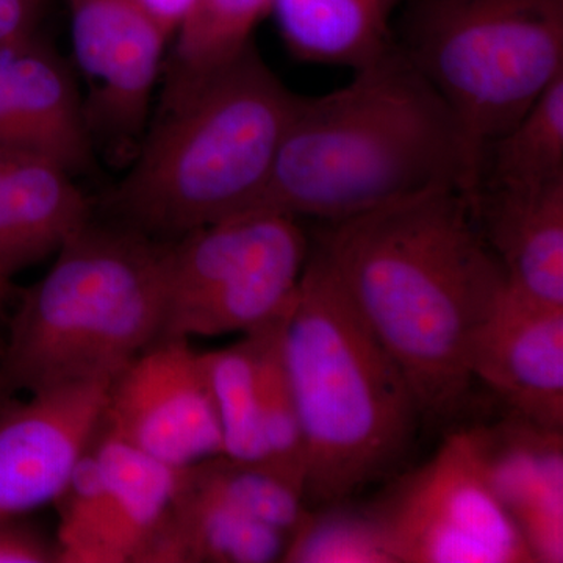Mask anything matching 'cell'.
Returning a JSON list of instances; mask_svg holds the SVG:
<instances>
[{
	"mask_svg": "<svg viewBox=\"0 0 563 563\" xmlns=\"http://www.w3.org/2000/svg\"><path fill=\"white\" fill-rule=\"evenodd\" d=\"M318 246L421 415L457 412L473 383L474 335L506 287L470 196L451 187L418 192L332 222Z\"/></svg>",
	"mask_w": 563,
	"mask_h": 563,
	"instance_id": "1",
	"label": "cell"
},
{
	"mask_svg": "<svg viewBox=\"0 0 563 563\" xmlns=\"http://www.w3.org/2000/svg\"><path fill=\"white\" fill-rule=\"evenodd\" d=\"M477 187L461 125L398 46L339 90L301 96L250 210L350 220L433 188Z\"/></svg>",
	"mask_w": 563,
	"mask_h": 563,
	"instance_id": "2",
	"label": "cell"
},
{
	"mask_svg": "<svg viewBox=\"0 0 563 563\" xmlns=\"http://www.w3.org/2000/svg\"><path fill=\"white\" fill-rule=\"evenodd\" d=\"M280 339L306 448L303 498L336 506L406 454L420 407L320 246L310 247Z\"/></svg>",
	"mask_w": 563,
	"mask_h": 563,
	"instance_id": "3",
	"label": "cell"
},
{
	"mask_svg": "<svg viewBox=\"0 0 563 563\" xmlns=\"http://www.w3.org/2000/svg\"><path fill=\"white\" fill-rule=\"evenodd\" d=\"M299 99L251 43L187 95L161 106L109 209L120 224L158 242L250 210L265 190Z\"/></svg>",
	"mask_w": 563,
	"mask_h": 563,
	"instance_id": "4",
	"label": "cell"
},
{
	"mask_svg": "<svg viewBox=\"0 0 563 563\" xmlns=\"http://www.w3.org/2000/svg\"><path fill=\"white\" fill-rule=\"evenodd\" d=\"M163 242L91 220L22 296L0 376L31 393L110 380L162 331Z\"/></svg>",
	"mask_w": 563,
	"mask_h": 563,
	"instance_id": "5",
	"label": "cell"
},
{
	"mask_svg": "<svg viewBox=\"0 0 563 563\" xmlns=\"http://www.w3.org/2000/svg\"><path fill=\"white\" fill-rule=\"evenodd\" d=\"M404 54L443 99L476 163L563 77V0H422Z\"/></svg>",
	"mask_w": 563,
	"mask_h": 563,
	"instance_id": "6",
	"label": "cell"
},
{
	"mask_svg": "<svg viewBox=\"0 0 563 563\" xmlns=\"http://www.w3.org/2000/svg\"><path fill=\"white\" fill-rule=\"evenodd\" d=\"M298 218L254 209L163 242L158 340L243 335L288 309L309 261Z\"/></svg>",
	"mask_w": 563,
	"mask_h": 563,
	"instance_id": "7",
	"label": "cell"
},
{
	"mask_svg": "<svg viewBox=\"0 0 563 563\" xmlns=\"http://www.w3.org/2000/svg\"><path fill=\"white\" fill-rule=\"evenodd\" d=\"M374 515L396 563H536L493 490L476 429L448 437Z\"/></svg>",
	"mask_w": 563,
	"mask_h": 563,
	"instance_id": "8",
	"label": "cell"
},
{
	"mask_svg": "<svg viewBox=\"0 0 563 563\" xmlns=\"http://www.w3.org/2000/svg\"><path fill=\"white\" fill-rule=\"evenodd\" d=\"M102 426L177 470L224 453L206 352L152 343L110 380Z\"/></svg>",
	"mask_w": 563,
	"mask_h": 563,
	"instance_id": "9",
	"label": "cell"
},
{
	"mask_svg": "<svg viewBox=\"0 0 563 563\" xmlns=\"http://www.w3.org/2000/svg\"><path fill=\"white\" fill-rule=\"evenodd\" d=\"M73 46L90 85L91 135L132 139L143 129L168 32L144 0H68Z\"/></svg>",
	"mask_w": 563,
	"mask_h": 563,
	"instance_id": "10",
	"label": "cell"
},
{
	"mask_svg": "<svg viewBox=\"0 0 563 563\" xmlns=\"http://www.w3.org/2000/svg\"><path fill=\"white\" fill-rule=\"evenodd\" d=\"M109 380L31 393L0 410V521L55 503L101 428Z\"/></svg>",
	"mask_w": 563,
	"mask_h": 563,
	"instance_id": "11",
	"label": "cell"
},
{
	"mask_svg": "<svg viewBox=\"0 0 563 563\" xmlns=\"http://www.w3.org/2000/svg\"><path fill=\"white\" fill-rule=\"evenodd\" d=\"M470 372L512 413L563 431V307L529 301L506 285L474 335Z\"/></svg>",
	"mask_w": 563,
	"mask_h": 563,
	"instance_id": "12",
	"label": "cell"
},
{
	"mask_svg": "<svg viewBox=\"0 0 563 563\" xmlns=\"http://www.w3.org/2000/svg\"><path fill=\"white\" fill-rule=\"evenodd\" d=\"M0 147L46 155L70 174L90 169L92 135L76 80L38 36L0 52Z\"/></svg>",
	"mask_w": 563,
	"mask_h": 563,
	"instance_id": "13",
	"label": "cell"
},
{
	"mask_svg": "<svg viewBox=\"0 0 563 563\" xmlns=\"http://www.w3.org/2000/svg\"><path fill=\"white\" fill-rule=\"evenodd\" d=\"M488 479L536 563L563 562V433L512 413L476 429Z\"/></svg>",
	"mask_w": 563,
	"mask_h": 563,
	"instance_id": "14",
	"label": "cell"
},
{
	"mask_svg": "<svg viewBox=\"0 0 563 563\" xmlns=\"http://www.w3.org/2000/svg\"><path fill=\"white\" fill-rule=\"evenodd\" d=\"M470 199L507 288L529 301L563 307V180L479 188Z\"/></svg>",
	"mask_w": 563,
	"mask_h": 563,
	"instance_id": "15",
	"label": "cell"
},
{
	"mask_svg": "<svg viewBox=\"0 0 563 563\" xmlns=\"http://www.w3.org/2000/svg\"><path fill=\"white\" fill-rule=\"evenodd\" d=\"M288 542V533L185 484L179 474L173 503L135 563L282 562Z\"/></svg>",
	"mask_w": 563,
	"mask_h": 563,
	"instance_id": "16",
	"label": "cell"
},
{
	"mask_svg": "<svg viewBox=\"0 0 563 563\" xmlns=\"http://www.w3.org/2000/svg\"><path fill=\"white\" fill-rule=\"evenodd\" d=\"M402 0H276L273 16L298 60L357 70L395 47L390 21Z\"/></svg>",
	"mask_w": 563,
	"mask_h": 563,
	"instance_id": "17",
	"label": "cell"
},
{
	"mask_svg": "<svg viewBox=\"0 0 563 563\" xmlns=\"http://www.w3.org/2000/svg\"><path fill=\"white\" fill-rule=\"evenodd\" d=\"M92 448L109 490L114 550L120 563H135L173 503L180 470L114 435L102 422Z\"/></svg>",
	"mask_w": 563,
	"mask_h": 563,
	"instance_id": "18",
	"label": "cell"
},
{
	"mask_svg": "<svg viewBox=\"0 0 563 563\" xmlns=\"http://www.w3.org/2000/svg\"><path fill=\"white\" fill-rule=\"evenodd\" d=\"M276 0H192L176 29V44L166 66L161 106L187 95L228 65L251 43L255 27L273 13Z\"/></svg>",
	"mask_w": 563,
	"mask_h": 563,
	"instance_id": "19",
	"label": "cell"
},
{
	"mask_svg": "<svg viewBox=\"0 0 563 563\" xmlns=\"http://www.w3.org/2000/svg\"><path fill=\"white\" fill-rule=\"evenodd\" d=\"M558 180H563V77L485 150L476 190Z\"/></svg>",
	"mask_w": 563,
	"mask_h": 563,
	"instance_id": "20",
	"label": "cell"
},
{
	"mask_svg": "<svg viewBox=\"0 0 563 563\" xmlns=\"http://www.w3.org/2000/svg\"><path fill=\"white\" fill-rule=\"evenodd\" d=\"M206 361L220 418L222 454L233 461L266 465L254 335L246 333L232 346L206 352Z\"/></svg>",
	"mask_w": 563,
	"mask_h": 563,
	"instance_id": "21",
	"label": "cell"
},
{
	"mask_svg": "<svg viewBox=\"0 0 563 563\" xmlns=\"http://www.w3.org/2000/svg\"><path fill=\"white\" fill-rule=\"evenodd\" d=\"M285 312L276 320L250 333L254 335L257 344L266 465L285 479L298 485L303 492L306 448H303L302 426L284 354H282L280 335Z\"/></svg>",
	"mask_w": 563,
	"mask_h": 563,
	"instance_id": "22",
	"label": "cell"
},
{
	"mask_svg": "<svg viewBox=\"0 0 563 563\" xmlns=\"http://www.w3.org/2000/svg\"><path fill=\"white\" fill-rule=\"evenodd\" d=\"M60 514L58 563H120L113 543L110 496L92 442L55 499Z\"/></svg>",
	"mask_w": 563,
	"mask_h": 563,
	"instance_id": "23",
	"label": "cell"
},
{
	"mask_svg": "<svg viewBox=\"0 0 563 563\" xmlns=\"http://www.w3.org/2000/svg\"><path fill=\"white\" fill-rule=\"evenodd\" d=\"M282 562L396 563L379 518L344 510L309 512L291 533Z\"/></svg>",
	"mask_w": 563,
	"mask_h": 563,
	"instance_id": "24",
	"label": "cell"
},
{
	"mask_svg": "<svg viewBox=\"0 0 563 563\" xmlns=\"http://www.w3.org/2000/svg\"><path fill=\"white\" fill-rule=\"evenodd\" d=\"M58 563L57 542L22 523L20 518L0 521V563Z\"/></svg>",
	"mask_w": 563,
	"mask_h": 563,
	"instance_id": "25",
	"label": "cell"
},
{
	"mask_svg": "<svg viewBox=\"0 0 563 563\" xmlns=\"http://www.w3.org/2000/svg\"><path fill=\"white\" fill-rule=\"evenodd\" d=\"M41 0H0V52L38 36Z\"/></svg>",
	"mask_w": 563,
	"mask_h": 563,
	"instance_id": "26",
	"label": "cell"
},
{
	"mask_svg": "<svg viewBox=\"0 0 563 563\" xmlns=\"http://www.w3.org/2000/svg\"><path fill=\"white\" fill-rule=\"evenodd\" d=\"M144 3L150 7L163 29L168 32V35L173 36L188 9H190L192 0H144Z\"/></svg>",
	"mask_w": 563,
	"mask_h": 563,
	"instance_id": "27",
	"label": "cell"
},
{
	"mask_svg": "<svg viewBox=\"0 0 563 563\" xmlns=\"http://www.w3.org/2000/svg\"><path fill=\"white\" fill-rule=\"evenodd\" d=\"M9 284H5V282L0 280V299L5 298L7 292H9Z\"/></svg>",
	"mask_w": 563,
	"mask_h": 563,
	"instance_id": "28",
	"label": "cell"
},
{
	"mask_svg": "<svg viewBox=\"0 0 563 563\" xmlns=\"http://www.w3.org/2000/svg\"><path fill=\"white\" fill-rule=\"evenodd\" d=\"M0 351H2V350H0ZM0 384H2V376H0Z\"/></svg>",
	"mask_w": 563,
	"mask_h": 563,
	"instance_id": "29",
	"label": "cell"
}]
</instances>
